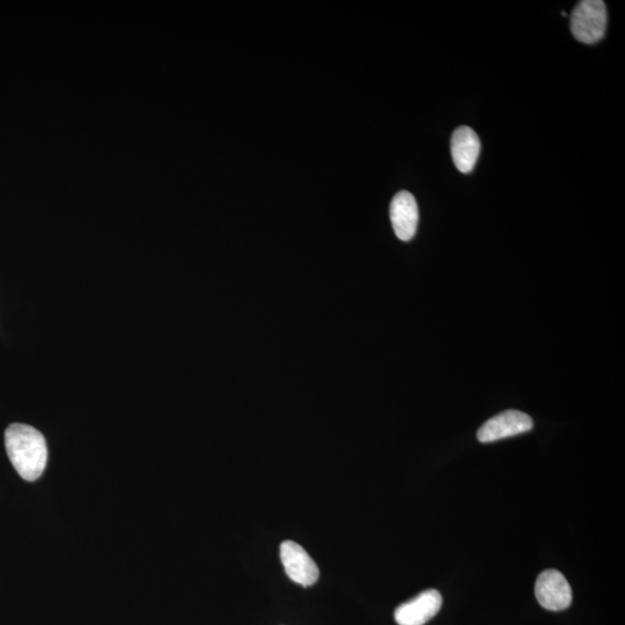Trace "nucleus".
Instances as JSON below:
<instances>
[{"mask_svg":"<svg viewBox=\"0 0 625 625\" xmlns=\"http://www.w3.org/2000/svg\"><path fill=\"white\" fill-rule=\"evenodd\" d=\"M5 446L12 466L22 479L38 480L48 461V447L42 433L26 424H12L5 432Z\"/></svg>","mask_w":625,"mask_h":625,"instance_id":"f257e3e1","label":"nucleus"},{"mask_svg":"<svg viewBox=\"0 0 625 625\" xmlns=\"http://www.w3.org/2000/svg\"><path fill=\"white\" fill-rule=\"evenodd\" d=\"M572 35L579 42L597 43L604 39L607 28L606 4L601 0H583L571 14Z\"/></svg>","mask_w":625,"mask_h":625,"instance_id":"f03ea898","label":"nucleus"},{"mask_svg":"<svg viewBox=\"0 0 625 625\" xmlns=\"http://www.w3.org/2000/svg\"><path fill=\"white\" fill-rule=\"evenodd\" d=\"M281 560L286 575L292 582L304 587H310L318 582L320 576L318 565L297 542L284 541L281 544Z\"/></svg>","mask_w":625,"mask_h":625,"instance_id":"7ed1b4c3","label":"nucleus"},{"mask_svg":"<svg viewBox=\"0 0 625 625\" xmlns=\"http://www.w3.org/2000/svg\"><path fill=\"white\" fill-rule=\"evenodd\" d=\"M532 429L531 417L518 410H507L484 423L477 432V439L484 444L494 443V441L518 436Z\"/></svg>","mask_w":625,"mask_h":625,"instance_id":"20e7f679","label":"nucleus"},{"mask_svg":"<svg viewBox=\"0 0 625 625\" xmlns=\"http://www.w3.org/2000/svg\"><path fill=\"white\" fill-rule=\"evenodd\" d=\"M535 597L543 608L560 612L571 605L572 590L560 571L547 570L536 580Z\"/></svg>","mask_w":625,"mask_h":625,"instance_id":"39448f33","label":"nucleus"},{"mask_svg":"<svg viewBox=\"0 0 625 625\" xmlns=\"http://www.w3.org/2000/svg\"><path fill=\"white\" fill-rule=\"evenodd\" d=\"M441 606L443 597L438 591H424L396 608L395 621L399 625H424L439 613Z\"/></svg>","mask_w":625,"mask_h":625,"instance_id":"423d86ee","label":"nucleus"},{"mask_svg":"<svg viewBox=\"0 0 625 625\" xmlns=\"http://www.w3.org/2000/svg\"><path fill=\"white\" fill-rule=\"evenodd\" d=\"M418 205L408 191L397 194L391 204V220L396 237L410 241L415 237L418 226Z\"/></svg>","mask_w":625,"mask_h":625,"instance_id":"0eeeda50","label":"nucleus"},{"mask_svg":"<svg viewBox=\"0 0 625 625\" xmlns=\"http://www.w3.org/2000/svg\"><path fill=\"white\" fill-rule=\"evenodd\" d=\"M451 151L454 164L459 171L470 173L480 157V138L473 129L460 127L453 132Z\"/></svg>","mask_w":625,"mask_h":625,"instance_id":"6e6552de","label":"nucleus"}]
</instances>
